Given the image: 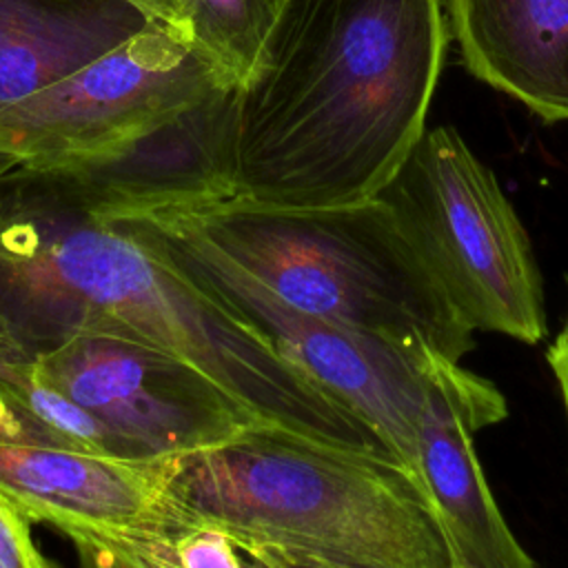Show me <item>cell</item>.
Listing matches in <instances>:
<instances>
[{"label":"cell","instance_id":"1","mask_svg":"<svg viewBox=\"0 0 568 568\" xmlns=\"http://www.w3.org/2000/svg\"><path fill=\"white\" fill-rule=\"evenodd\" d=\"M0 315L38 355L82 333L144 342L266 426L399 464L359 417L62 173L16 166L0 180Z\"/></svg>","mask_w":568,"mask_h":568},{"label":"cell","instance_id":"2","mask_svg":"<svg viewBox=\"0 0 568 568\" xmlns=\"http://www.w3.org/2000/svg\"><path fill=\"white\" fill-rule=\"evenodd\" d=\"M446 44L444 0H282L237 89L235 195L375 197L424 133Z\"/></svg>","mask_w":568,"mask_h":568},{"label":"cell","instance_id":"3","mask_svg":"<svg viewBox=\"0 0 568 568\" xmlns=\"http://www.w3.org/2000/svg\"><path fill=\"white\" fill-rule=\"evenodd\" d=\"M166 504L173 530L209 526L335 568L457 566L435 506L404 466L273 426L178 457Z\"/></svg>","mask_w":568,"mask_h":568},{"label":"cell","instance_id":"4","mask_svg":"<svg viewBox=\"0 0 568 568\" xmlns=\"http://www.w3.org/2000/svg\"><path fill=\"white\" fill-rule=\"evenodd\" d=\"M102 213L155 217L244 271L284 304L450 362L473 351L433 273L377 200L337 206H273L240 195Z\"/></svg>","mask_w":568,"mask_h":568},{"label":"cell","instance_id":"5","mask_svg":"<svg viewBox=\"0 0 568 568\" xmlns=\"http://www.w3.org/2000/svg\"><path fill=\"white\" fill-rule=\"evenodd\" d=\"M104 215L153 244L193 282L251 324L286 362L359 417L415 479L419 424L435 402L506 404L488 379L459 362L344 328L284 304L215 251L155 217Z\"/></svg>","mask_w":568,"mask_h":568},{"label":"cell","instance_id":"6","mask_svg":"<svg viewBox=\"0 0 568 568\" xmlns=\"http://www.w3.org/2000/svg\"><path fill=\"white\" fill-rule=\"evenodd\" d=\"M375 197L473 331L524 344L546 337L544 284L528 233L455 129H424Z\"/></svg>","mask_w":568,"mask_h":568},{"label":"cell","instance_id":"7","mask_svg":"<svg viewBox=\"0 0 568 568\" xmlns=\"http://www.w3.org/2000/svg\"><path fill=\"white\" fill-rule=\"evenodd\" d=\"M226 89L182 36L146 22L75 71L0 102V155L29 171H91Z\"/></svg>","mask_w":568,"mask_h":568},{"label":"cell","instance_id":"8","mask_svg":"<svg viewBox=\"0 0 568 568\" xmlns=\"http://www.w3.org/2000/svg\"><path fill=\"white\" fill-rule=\"evenodd\" d=\"M38 373L98 417L131 459L182 457L266 426L195 366L124 335H73L40 353Z\"/></svg>","mask_w":568,"mask_h":568},{"label":"cell","instance_id":"9","mask_svg":"<svg viewBox=\"0 0 568 568\" xmlns=\"http://www.w3.org/2000/svg\"><path fill=\"white\" fill-rule=\"evenodd\" d=\"M178 457L131 459L49 437L0 388V490L29 521L60 532H169L166 486Z\"/></svg>","mask_w":568,"mask_h":568},{"label":"cell","instance_id":"10","mask_svg":"<svg viewBox=\"0 0 568 568\" xmlns=\"http://www.w3.org/2000/svg\"><path fill=\"white\" fill-rule=\"evenodd\" d=\"M446 22L468 73L568 120V0H446Z\"/></svg>","mask_w":568,"mask_h":568},{"label":"cell","instance_id":"11","mask_svg":"<svg viewBox=\"0 0 568 568\" xmlns=\"http://www.w3.org/2000/svg\"><path fill=\"white\" fill-rule=\"evenodd\" d=\"M506 415L508 406L439 399L419 424L417 479L457 561L470 568H537L506 524L473 446L475 430Z\"/></svg>","mask_w":568,"mask_h":568},{"label":"cell","instance_id":"12","mask_svg":"<svg viewBox=\"0 0 568 568\" xmlns=\"http://www.w3.org/2000/svg\"><path fill=\"white\" fill-rule=\"evenodd\" d=\"M146 22L126 0H0V102L75 71Z\"/></svg>","mask_w":568,"mask_h":568},{"label":"cell","instance_id":"13","mask_svg":"<svg viewBox=\"0 0 568 568\" xmlns=\"http://www.w3.org/2000/svg\"><path fill=\"white\" fill-rule=\"evenodd\" d=\"M186 42L213 75L240 89L251 75L282 0H180Z\"/></svg>","mask_w":568,"mask_h":568},{"label":"cell","instance_id":"14","mask_svg":"<svg viewBox=\"0 0 568 568\" xmlns=\"http://www.w3.org/2000/svg\"><path fill=\"white\" fill-rule=\"evenodd\" d=\"M0 568H58L31 537V521L0 490Z\"/></svg>","mask_w":568,"mask_h":568},{"label":"cell","instance_id":"15","mask_svg":"<svg viewBox=\"0 0 568 568\" xmlns=\"http://www.w3.org/2000/svg\"><path fill=\"white\" fill-rule=\"evenodd\" d=\"M38 353L0 315V388L22 390L38 373Z\"/></svg>","mask_w":568,"mask_h":568},{"label":"cell","instance_id":"16","mask_svg":"<svg viewBox=\"0 0 568 568\" xmlns=\"http://www.w3.org/2000/svg\"><path fill=\"white\" fill-rule=\"evenodd\" d=\"M126 2L135 7L144 16V20L164 24L186 40V22H184V11L180 0H126Z\"/></svg>","mask_w":568,"mask_h":568},{"label":"cell","instance_id":"17","mask_svg":"<svg viewBox=\"0 0 568 568\" xmlns=\"http://www.w3.org/2000/svg\"><path fill=\"white\" fill-rule=\"evenodd\" d=\"M546 362L555 375L564 413H566V424H568V331L559 333L555 342L546 351Z\"/></svg>","mask_w":568,"mask_h":568},{"label":"cell","instance_id":"18","mask_svg":"<svg viewBox=\"0 0 568 568\" xmlns=\"http://www.w3.org/2000/svg\"><path fill=\"white\" fill-rule=\"evenodd\" d=\"M246 548L257 550L271 564V568H335V566H326V564L313 561V559L302 557V555H293V552L280 550V548H262V546H246Z\"/></svg>","mask_w":568,"mask_h":568},{"label":"cell","instance_id":"19","mask_svg":"<svg viewBox=\"0 0 568 568\" xmlns=\"http://www.w3.org/2000/svg\"><path fill=\"white\" fill-rule=\"evenodd\" d=\"M73 539V537H71ZM84 539V537H82ZM91 541V539H89ZM100 550V557L104 561V568H151L149 564H144L142 559H138L135 555L126 552V550H120V548H113V546H102L98 541H93Z\"/></svg>","mask_w":568,"mask_h":568},{"label":"cell","instance_id":"20","mask_svg":"<svg viewBox=\"0 0 568 568\" xmlns=\"http://www.w3.org/2000/svg\"><path fill=\"white\" fill-rule=\"evenodd\" d=\"M71 541H73V548L78 552V566L80 568H104L100 550L93 541L82 539V537H73Z\"/></svg>","mask_w":568,"mask_h":568},{"label":"cell","instance_id":"21","mask_svg":"<svg viewBox=\"0 0 568 568\" xmlns=\"http://www.w3.org/2000/svg\"><path fill=\"white\" fill-rule=\"evenodd\" d=\"M16 166H18V164H16L13 160H9V158H2V155H0V180H2L11 169H16Z\"/></svg>","mask_w":568,"mask_h":568},{"label":"cell","instance_id":"22","mask_svg":"<svg viewBox=\"0 0 568 568\" xmlns=\"http://www.w3.org/2000/svg\"><path fill=\"white\" fill-rule=\"evenodd\" d=\"M455 568H470V566H466V564H462V561H457V566Z\"/></svg>","mask_w":568,"mask_h":568},{"label":"cell","instance_id":"23","mask_svg":"<svg viewBox=\"0 0 568 568\" xmlns=\"http://www.w3.org/2000/svg\"><path fill=\"white\" fill-rule=\"evenodd\" d=\"M566 331H568V328H566Z\"/></svg>","mask_w":568,"mask_h":568}]
</instances>
